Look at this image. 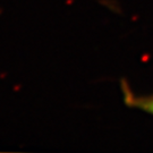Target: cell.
I'll use <instances>...</instances> for the list:
<instances>
[{"label": "cell", "instance_id": "1", "mask_svg": "<svg viewBox=\"0 0 153 153\" xmlns=\"http://www.w3.org/2000/svg\"><path fill=\"white\" fill-rule=\"evenodd\" d=\"M127 101L131 105L137 107V108H140L142 110H145L146 112L153 115V94L149 95V97H141V98L129 94L127 97Z\"/></svg>", "mask_w": 153, "mask_h": 153}]
</instances>
